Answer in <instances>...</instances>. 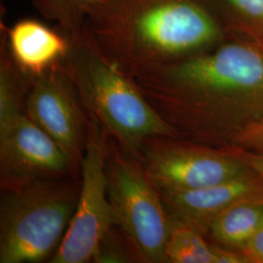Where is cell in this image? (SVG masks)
<instances>
[{
	"mask_svg": "<svg viewBox=\"0 0 263 263\" xmlns=\"http://www.w3.org/2000/svg\"><path fill=\"white\" fill-rule=\"evenodd\" d=\"M195 138L231 144L263 120V48L231 41L131 78Z\"/></svg>",
	"mask_w": 263,
	"mask_h": 263,
	"instance_id": "obj_1",
	"label": "cell"
},
{
	"mask_svg": "<svg viewBox=\"0 0 263 263\" xmlns=\"http://www.w3.org/2000/svg\"><path fill=\"white\" fill-rule=\"evenodd\" d=\"M208 0H100L86 19L95 45L133 78L216 47L223 28Z\"/></svg>",
	"mask_w": 263,
	"mask_h": 263,
	"instance_id": "obj_2",
	"label": "cell"
},
{
	"mask_svg": "<svg viewBox=\"0 0 263 263\" xmlns=\"http://www.w3.org/2000/svg\"><path fill=\"white\" fill-rule=\"evenodd\" d=\"M66 37L69 49L62 65L81 101L119 141L138 148L152 138L177 134L131 78L95 45L86 29Z\"/></svg>",
	"mask_w": 263,
	"mask_h": 263,
	"instance_id": "obj_3",
	"label": "cell"
},
{
	"mask_svg": "<svg viewBox=\"0 0 263 263\" xmlns=\"http://www.w3.org/2000/svg\"><path fill=\"white\" fill-rule=\"evenodd\" d=\"M76 202L71 189L46 180L9 190L0 209V262H38L56 254Z\"/></svg>",
	"mask_w": 263,
	"mask_h": 263,
	"instance_id": "obj_4",
	"label": "cell"
},
{
	"mask_svg": "<svg viewBox=\"0 0 263 263\" xmlns=\"http://www.w3.org/2000/svg\"><path fill=\"white\" fill-rule=\"evenodd\" d=\"M106 174L115 224L143 259L165 261L172 221L158 190L144 170L117 152L107 151Z\"/></svg>",
	"mask_w": 263,
	"mask_h": 263,
	"instance_id": "obj_5",
	"label": "cell"
},
{
	"mask_svg": "<svg viewBox=\"0 0 263 263\" xmlns=\"http://www.w3.org/2000/svg\"><path fill=\"white\" fill-rule=\"evenodd\" d=\"M107 148L98 123L90 124L81 160L82 185L76 211L52 263H84L97 258L114 222L108 199Z\"/></svg>",
	"mask_w": 263,
	"mask_h": 263,
	"instance_id": "obj_6",
	"label": "cell"
},
{
	"mask_svg": "<svg viewBox=\"0 0 263 263\" xmlns=\"http://www.w3.org/2000/svg\"><path fill=\"white\" fill-rule=\"evenodd\" d=\"M144 173L158 191L179 192L235 179L251 169L221 148L179 141L148 145Z\"/></svg>",
	"mask_w": 263,
	"mask_h": 263,
	"instance_id": "obj_7",
	"label": "cell"
},
{
	"mask_svg": "<svg viewBox=\"0 0 263 263\" xmlns=\"http://www.w3.org/2000/svg\"><path fill=\"white\" fill-rule=\"evenodd\" d=\"M70 160L48 134L22 111L0 119L1 183L8 190L66 172Z\"/></svg>",
	"mask_w": 263,
	"mask_h": 263,
	"instance_id": "obj_8",
	"label": "cell"
},
{
	"mask_svg": "<svg viewBox=\"0 0 263 263\" xmlns=\"http://www.w3.org/2000/svg\"><path fill=\"white\" fill-rule=\"evenodd\" d=\"M30 79L26 101L28 116L48 134L70 162L77 159L82 121L76 87L62 62Z\"/></svg>",
	"mask_w": 263,
	"mask_h": 263,
	"instance_id": "obj_9",
	"label": "cell"
},
{
	"mask_svg": "<svg viewBox=\"0 0 263 263\" xmlns=\"http://www.w3.org/2000/svg\"><path fill=\"white\" fill-rule=\"evenodd\" d=\"M263 191V179L253 170L229 179L189 191H158L170 218L188 226L202 235L226 208L246 195Z\"/></svg>",
	"mask_w": 263,
	"mask_h": 263,
	"instance_id": "obj_10",
	"label": "cell"
},
{
	"mask_svg": "<svg viewBox=\"0 0 263 263\" xmlns=\"http://www.w3.org/2000/svg\"><path fill=\"white\" fill-rule=\"evenodd\" d=\"M4 43L14 63L26 76H37L62 62L69 49L64 33L36 20H22L4 29Z\"/></svg>",
	"mask_w": 263,
	"mask_h": 263,
	"instance_id": "obj_11",
	"label": "cell"
},
{
	"mask_svg": "<svg viewBox=\"0 0 263 263\" xmlns=\"http://www.w3.org/2000/svg\"><path fill=\"white\" fill-rule=\"evenodd\" d=\"M263 223V191L238 199L216 216L207 235L216 246L241 252Z\"/></svg>",
	"mask_w": 263,
	"mask_h": 263,
	"instance_id": "obj_12",
	"label": "cell"
},
{
	"mask_svg": "<svg viewBox=\"0 0 263 263\" xmlns=\"http://www.w3.org/2000/svg\"><path fill=\"white\" fill-rule=\"evenodd\" d=\"M172 221L165 249L166 260L174 263H216V246L198 231Z\"/></svg>",
	"mask_w": 263,
	"mask_h": 263,
	"instance_id": "obj_13",
	"label": "cell"
},
{
	"mask_svg": "<svg viewBox=\"0 0 263 263\" xmlns=\"http://www.w3.org/2000/svg\"><path fill=\"white\" fill-rule=\"evenodd\" d=\"M100 0H31L35 9L59 26L66 36L82 32L86 19Z\"/></svg>",
	"mask_w": 263,
	"mask_h": 263,
	"instance_id": "obj_14",
	"label": "cell"
},
{
	"mask_svg": "<svg viewBox=\"0 0 263 263\" xmlns=\"http://www.w3.org/2000/svg\"><path fill=\"white\" fill-rule=\"evenodd\" d=\"M247 21L244 30L251 35L263 31V0H223Z\"/></svg>",
	"mask_w": 263,
	"mask_h": 263,
	"instance_id": "obj_15",
	"label": "cell"
},
{
	"mask_svg": "<svg viewBox=\"0 0 263 263\" xmlns=\"http://www.w3.org/2000/svg\"><path fill=\"white\" fill-rule=\"evenodd\" d=\"M231 145H235L245 151L263 154V120L239 135Z\"/></svg>",
	"mask_w": 263,
	"mask_h": 263,
	"instance_id": "obj_16",
	"label": "cell"
},
{
	"mask_svg": "<svg viewBox=\"0 0 263 263\" xmlns=\"http://www.w3.org/2000/svg\"><path fill=\"white\" fill-rule=\"evenodd\" d=\"M221 148L231 153L236 158L241 160L250 169L253 170L255 174H257L263 179V154L245 151L243 148L231 144L222 146Z\"/></svg>",
	"mask_w": 263,
	"mask_h": 263,
	"instance_id": "obj_17",
	"label": "cell"
},
{
	"mask_svg": "<svg viewBox=\"0 0 263 263\" xmlns=\"http://www.w3.org/2000/svg\"><path fill=\"white\" fill-rule=\"evenodd\" d=\"M250 263H263V223L241 251Z\"/></svg>",
	"mask_w": 263,
	"mask_h": 263,
	"instance_id": "obj_18",
	"label": "cell"
},
{
	"mask_svg": "<svg viewBox=\"0 0 263 263\" xmlns=\"http://www.w3.org/2000/svg\"><path fill=\"white\" fill-rule=\"evenodd\" d=\"M252 37H253L255 42H257L263 48V31L260 32V33H256V34L252 35Z\"/></svg>",
	"mask_w": 263,
	"mask_h": 263,
	"instance_id": "obj_19",
	"label": "cell"
}]
</instances>
